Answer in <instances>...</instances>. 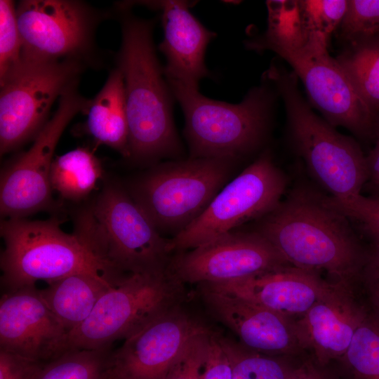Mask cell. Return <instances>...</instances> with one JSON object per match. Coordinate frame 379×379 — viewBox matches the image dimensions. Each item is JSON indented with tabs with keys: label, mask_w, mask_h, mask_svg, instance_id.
Segmentation results:
<instances>
[{
	"label": "cell",
	"mask_w": 379,
	"mask_h": 379,
	"mask_svg": "<svg viewBox=\"0 0 379 379\" xmlns=\"http://www.w3.org/2000/svg\"><path fill=\"white\" fill-rule=\"evenodd\" d=\"M371 311L357 300L352 285L332 282L322 297L297 319L306 348L314 352L321 364L341 359Z\"/></svg>",
	"instance_id": "ac0fdd59"
},
{
	"label": "cell",
	"mask_w": 379,
	"mask_h": 379,
	"mask_svg": "<svg viewBox=\"0 0 379 379\" xmlns=\"http://www.w3.org/2000/svg\"><path fill=\"white\" fill-rule=\"evenodd\" d=\"M202 379H233L229 359L219 334L211 331L203 366Z\"/></svg>",
	"instance_id": "836d02e7"
},
{
	"label": "cell",
	"mask_w": 379,
	"mask_h": 379,
	"mask_svg": "<svg viewBox=\"0 0 379 379\" xmlns=\"http://www.w3.org/2000/svg\"><path fill=\"white\" fill-rule=\"evenodd\" d=\"M234 161L189 157L164 162L134 179L127 191L159 232L173 237L197 219L228 182Z\"/></svg>",
	"instance_id": "8992f818"
},
{
	"label": "cell",
	"mask_w": 379,
	"mask_h": 379,
	"mask_svg": "<svg viewBox=\"0 0 379 379\" xmlns=\"http://www.w3.org/2000/svg\"><path fill=\"white\" fill-rule=\"evenodd\" d=\"M353 379H379V314L371 310L341 358Z\"/></svg>",
	"instance_id": "484cf974"
},
{
	"label": "cell",
	"mask_w": 379,
	"mask_h": 379,
	"mask_svg": "<svg viewBox=\"0 0 379 379\" xmlns=\"http://www.w3.org/2000/svg\"><path fill=\"white\" fill-rule=\"evenodd\" d=\"M56 218L46 220L4 219L0 234L1 292L34 286L75 273H87L117 284L125 275L111 270L96 255L88 229L78 218L73 234L64 232Z\"/></svg>",
	"instance_id": "3957f363"
},
{
	"label": "cell",
	"mask_w": 379,
	"mask_h": 379,
	"mask_svg": "<svg viewBox=\"0 0 379 379\" xmlns=\"http://www.w3.org/2000/svg\"><path fill=\"white\" fill-rule=\"evenodd\" d=\"M211 330L193 336L170 369L166 379H202L203 366Z\"/></svg>",
	"instance_id": "1f68e13d"
},
{
	"label": "cell",
	"mask_w": 379,
	"mask_h": 379,
	"mask_svg": "<svg viewBox=\"0 0 379 379\" xmlns=\"http://www.w3.org/2000/svg\"><path fill=\"white\" fill-rule=\"evenodd\" d=\"M211 313L246 349L270 356L298 354L306 348L297 319L238 295L198 285Z\"/></svg>",
	"instance_id": "e0dca14e"
},
{
	"label": "cell",
	"mask_w": 379,
	"mask_h": 379,
	"mask_svg": "<svg viewBox=\"0 0 379 379\" xmlns=\"http://www.w3.org/2000/svg\"><path fill=\"white\" fill-rule=\"evenodd\" d=\"M246 45L255 51H272L286 60L303 83L312 104L331 126L344 127L361 138H373L377 113L327 46L307 39L303 32L274 39L256 37Z\"/></svg>",
	"instance_id": "52a82bcc"
},
{
	"label": "cell",
	"mask_w": 379,
	"mask_h": 379,
	"mask_svg": "<svg viewBox=\"0 0 379 379\" xmlns=\"http://www.w3.org/2000/svg\"><path fill=\"white\" fill-rule=\"evenodd\" d=\"M161 11L164 39L159 49L165 55L164 74L167 80L198 88L209 75L204 56L207 45L215 34L206 29L190 11L186 1H155L141 3Z\"/></svg>",
	"instance_id": "ffe728a7"
},
{
	"label": "cell",
	"mask_w": 379,
	"mask_h": 379,
	"mask_svg": "<svg viewBox=\"0 0 379 379\" xmlns=\"http://www.w3.org/2000/svg\"><path fill=\"white\" fill-rule=\"evenodd\" d=\"M326 199L350 220L357 222L373 244H379V199L360 194L348 201H335L327 195Z\"/></svg>",
	"instance_id": "4dcf8cb0"
},
{
	"label": "cell",
	"mask_w": 379,
	"mask_h": 379,
	"mask_svg": "<svg viewBox=\"0 0 379 379\" xmlns=\"http://www.w3.org/2000/svg\"><path fill=\"white\" fill-rule=\"evenodd\" d=\"M288 379H325V378L312 363L306 362L293 369Z\"/></svg>",
	"instance_id": "8d00e7d4"
},
{
	"label": "cell",
	"mask_w": 379,
	"mask_h": 379,
	"mask_svg": "<svg viewBox=\"0 0 379 379\" xmlns=\"http://www.w3.org/2000/svg\"><path fill=\"white\" fill-rule=\"evenodd\" d=\"M84 114L86 119L81 126V133L130 159L124 77L117 67L109 72L98 93L90 100Z\"/></svg>",
	"instance_id": "44dd1931"
},
{
	"label": "cell",
	"mask_w": 379,
	"mask_h": 379,
	"mask_svg": "<svg viewBox=\"0 0 379 379\" xmlns=\"http://www.w3.org/2000/svg\"><path fill=\"white\" fill-rule=\"evenodd\" d=\"M107 13L75 0H23L16 6L22 59L93 63L95 33Z\"/></svg>",
	"instance_id": "4fadbf2b"
},
{
	"label": "cell",
	"mask_w": 379,
	"mask_h": 379,
	"mask_svg": "<svg viewBox=\"0 0 379 379\" xmlns=\"http://www.w3.org/2000/svg\"><path fill=\"white\" fill-rule=\"evenodd\" d=\"M22 40L16 7L13 1H0V79L22 62Z\"/></svg>",
	"instance_id": "f546056e"
},
{
	"label": "cell",
	"mask_w": 379,
	"mask_h": 379,
	"mask_svg": "<svg viewBox=\"0 0 379 379\" xmlns=\"http://www.w3.org/2000/svg\"><path fill=\"white\" fill-rule=\"evenodd\" d=\"M46 363L0 350V379H34Z\"/></svg>",
	"instance_id": "d6a6232c"
},
{
	"label": "cell",
	"mask_w": 379,
	"mask_h": 379,
	"mask_svg": "<svg viewBox=\"0 0 379 379\" xmlns=\"http://www.w3.org/2000/svg\"><path fill=\"white\" fill-rule=\"evenodd\" d=\"M70 86L59 98L53 116L33 140L1 171L0 211L5 219L25 218L39 211L53 208L50 173L58 142L67 126L78 114H84L90 100Z\"/></svg>",
	"instance_id": "7c38bea8"
},
{
	"label": "cell",
	"mask_w": 379,
	"mask_h": 379,
	"mask_svg": "<svg viewBox=\"0 0 379 379\" xmlns=\"http://www.w3.org/2000/svg\"><path fill=\"white\" fill-rule=\"evenodd\" d=\"M206 328L180 306L157 316L112 350L105 379H166L187 343Z\"/></svg>",
	"instance_id": "9a60e30c"
},
{
	"label": "cell",
	"mask_w": 379,
	"mask_h": 379,
	"mask_svg": "<svg viewBox=\"0 0 379 379\" xmlns=\"http://www.w3.org/2000/svg\"><path fill=\"white\" fill-rule=\"evenodd\" d=\"M111 347L72 349L46 362L34 379H105Z\"/></svg>",
	"instance_id": "d4e9b609"
},
{
	"label": "cell",
	"mask_w": 379,
	"mask_h": 379,
	"mask_svg": "<svg viewBox=\"0 0 379 379\" xmlns=\"http://www.w3.org/2000/svg\"><path fill=\"white\" fill-rule=\"evenodd\" d=\"M68 336L36 286L2 293L0 350L48 362L68 350Z\"/></svg>",
	"instance_id": "2e32d148"
},
{
	"label": "cell",
	"mask_w": 379,
	"mask_h": 379,
	"mask_svg": "<svg viewBox=\"0 0 379 379\" xmlns=\"http://www.w3.org/2000/svg\"><path fill=\"white\" fill-rule=\"evenodd\" d=\"M86 64L76 60H31L0 79V152L34 139L49 120L55 101L79 82Z\"/></svg>",
	"instance_id": "30bf717a"
},
{
	"label": "cell",
	"mask_w": 379,
	"mask_h": 379,
	"mask_svg": "<svg viewBox=\"0 0 379 379\" xmlns=\"http://www.w3.org/2000/svg\"><path fill=\"white\" fill-rule=\"evenodd\" d=\"M185 285L170 271L131 274L109 287L89 317L68 336V350L111 347L157 316L178 306Z\"/></svg>",
	"instance_id": "ba28073f"
},
{
	"label": "cell",
	"mask_w": 379,
	"mask_h": 379,
	"mask_svg": "<svg viewBox=\"0 0 379 379\" xmlns=\"http://www.w3.org/2000/svg\"><path fill=\"white\" fill-rule=\"evenodd\" d=\"M336 60L362 99L378 113L379 36L347 44Z\"/></svg>",
	"instance_id": "cb8c5ba5"
},
{
	"label": "cell",
	"mask_w": 379,
	"mask_h": 379,
	"mask_svg": "<svg viewBox=\"0 0 379 379\" xmlns=\"http://www.w3.org/2000/svg\"><path fill=\"white\" fill-rule=\"evenodd\" d=\"M350 220L330 206L326 195L294 187L252 230L267 240L291 266L325 272L335 282L352 285L361 275L365 251Z\"/></svg>",
	"instance_id": "6da1fadb"
},
{
	"label": "cell",
	"mask_w": 379,
	"mask_h": 379,
	"mask_svg": "<svg viewBox=\"0 0 379 379\" xmlns=\"http://www.w3.org/2000/svg\"><path fill=\"white\" fill-rule=\"evenodd\" d=\"M374 147L366 156L368 179L364 187L371 194L370 197L379 199V112L377 113L374 137Z\"/></svg>",
	"instance_id": "d590c367"
},
{
	"label": "cell",
	"mask_w": 379,
	"mask_h": 379,
	"mask_svg": "<svg viewBox=\"0 0 379 379\" xmlns=\"http://www.w3.org/2000/svg\"><path fill=\"white\" fill-rule=\"evenodd\" d=\"M290 265L253 230L232 231L194 248L175 253L170 271L184 284L240 280Z\"/></svg>",
	"instance_id": "5bb4252c"
},
{
	"label": "cell",
	"mask_w": 379,
	"mask_h": 379,
	"mask_svg": "<svg viewBox=\"0 0 379 379\" xmlns=\"http://www.w3.org/2000/svg\"><path fill=\"white\" fill-rule=\"evenodd\" d=\"M102 176L100 161L91 149L79 147L54 158L50 182L62 199L77 201L91 193Z\"/></svg>",
	"instance_id": "603a6c76"
},
{
	"label": "cell",
	"mask_w": 379,
	"mask_h": 379,
	"mask_svg": "<svg viewBox=\"0 0 379 379\" xmlns=\"http://www.w3.org/2000/svg\"><path fill=\"white\" fill-rule=\"evenodd\" d=\"M129 8L125 3L118 7L121 42L116 67L124 77L130 159L141 164L175 159L182 147L173 119V95L153 43L154 23Z\"/></svg>",
	"instance_id": "7a4b0ae2"
},
{
	"label": "cell",
	"mask_w": 379,
	"mask_h": 379,
	"mask_svg": "<svg viewBox=\"0 0 379 379\" xmlns=\"http://www.w3.org/2000/svg\"><path fill=\"white\" fill-rule=\"evenodd\" d=\"M47 284L40 293L69 334L85 321L102 295L114 285L87 273L69 274Z\"/></svg>",
	"instance_id": "7402d4cb"
},
{
	"label": "cell",
	"mask_w": 379,
	"mask_h": 379,
	"mask_svg": "<svg viewBox=\"0 0 379 379\" xmlns=\"http://www.w3.org/2000/svg\"><path fill=\"white\" fill-rule=\"evenodd\" d=\"M286 186L284 173L265 152L227 182L190 226L168 239L170 252L194 248L259 219L281 201Z\"/></svg>",
	"instance_id": "8fae6325"
},
{
	"label": "cell",
	"mask_w": 379,
	"mask_h": 379,
	"mask_svg": "<svg viewBox=\"0 0 379 379\" xmlns=\"http://www.w3.org/2000/svg\"><path fill=\"white\" fill-rule=\"evenodd\" d=\"M185 116L190 157L237 160L264 142L274 98L265 85L252 88L238 104L215 101L198 88L167 80Z\"/></svg>",
	"instance_id": "5b68a950"
},
{
	"label": "cell",
	"mask_w": 379,
	"mask_h": 379,
	"mask_svg": "<svg viewBox=\"0 0 379 379\" xmlns=\"http://www.w3.org/2000/svg\"><path fill=\"white\" fill-rule=\"evenodd\" d=\"M347 44L379 36V0H348L338 29Z\"/></svg>",
	"instance_id": "f1b7e54d"
},
{
	"label": "cell",
	"mask_w": 379,
	"mask_h": 379,
	"mask_svg": "<svg viewBox=\"0 0 379 379\" xmlns=\"http://www.w3.org/2000/svg\"><path fill=\"white\" fill-rule=\"evenodd\" d=\"M331 283L318 273L288 265L240 280L201 285L238 295L298 319L322 297Z\"/></svg>",
	"instance_id": "d6986e66"
},
{
	"label": "cell",
	"mask_w": 379,
	"mask_h": 379,
	"mask_svg": "<svg viewBox=\"0 0 379 379\" xmlns=\"http://www.w3.org/2000/svg\"><path fill=\"white\" fill-rule=\"evenodd\" d=\"M360 280L363 282L371 310L379 314V244H373L368 251Z\"/></svg>",
	"instance_id": "e575fe53"
},
{
	"label": "cell",
	"mask_w": 379,
	"mask_h": 379,
	"mask_svg": "<svg viewBox=\"0 0 379 379\" xmlns=\"http://www.w3.org/2000/svg\"><path fill=\"white\" fill-rule=\"evenodd\" d=\"M306 38L328 46L329 38L343 20L348 0L298 1Z\"/></svg>",
	"instance_id": "83f0119b"
},
{
	"label": "cell",
	"mask_w": 379,
	"mask_h": 379,
	"mask_svg": "<svg viewBox=\"0 0 379 379\" xmlns=\"http://www.w3.org/2000/svg\"><path fill=\"white\" fill-rule=\"evenodd\" d=\"M89 210L98 254L113 271L126 275L168 268V238L120 185H106Z\"/></svg>",
	"instance_id": "9c48e42d"
},
{
	"label": "cell",
	"mask_w": 379,
	"mask_h": 379,
	"mask_svg": "<svg viewBox=\"0 0 379 379\" xmlns=\"http://www.w3.org/2000/svg\"><path fill=\"white\" fill-rule=\"evenodd\" d=\"M264 78L274 85L285 106L291 145L309 173L331 199L360 194L368 179L366 156L352 138L341 134L317 115L303 98L298 77L273 63Z\"/></svg>",
	"instance_id": "277c9868"
},
{
	"label": "cell",
	"mask_w": 379,
	"mask_h": 379,
	"mask_svg": "<svg viewBox=\"0 0 379 379\" xmlns=\"http://www.w3.org/2000/svg\"><path fill=\"white\" fill-rule=\"evenodd\" d=\"M219 340L229 359L233 379H288L293 370L275 356L249 350L221 335Z\"/></svg>",
	"instance_id": "4316f807"
}]
</instances>
